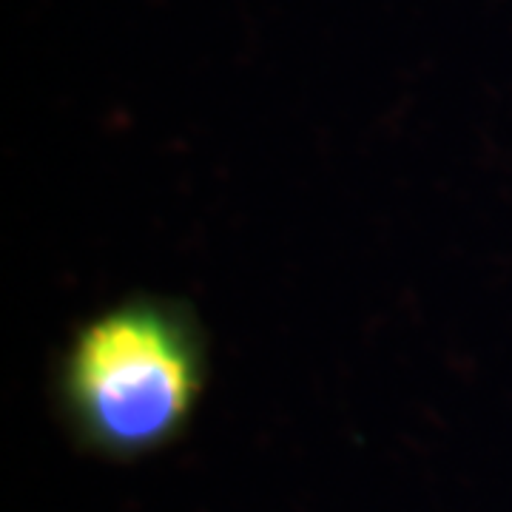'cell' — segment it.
<instances>
[{"instance_id": "obj_1", "label": "cell", "mask_w": 512, "mask_h": 512, "mask_svg": "<svg viewBox=\"0 0 512 512\" xmlns=\"http://www.w3.org/2000/svg\"><path fill=\"white\" fill-rule=\"evenodd\" d=\"M205 376L208 345L197 313L168 296H131L74 330L57 390L89 444L137 456L183 430Z\"/></svg>"}]
</instances>
